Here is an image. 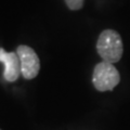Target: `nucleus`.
Listing matches in <instances>:
<instances>
[{
  "label": "nucleus",
  "instance_id": "1",
  "mask_svg": "<svg viewBox=\"0 0 130 130\" xmlns=\"http://www.w3.org/2000/svg\"><path fill=\"white\" fill-rule=\"evenodd\" d=\"M96 51L104 62L111 64L118 62L124 52L120 35L113 29L103 30L98 39Z\"/></svg>",
  "mask_w": 130,
  "mask_h": 130
},
{
  "label": "nucleus",
  "instance_id": "2",
  "mask_svg": "<svg viewBox=\"0 0 130 130\" xmlns=\"http://www.w3.org/2000/svg\"><path fill=\"white\" fill-rule=\"evenodd\" d=\"M120 81V75L113 64L101 62L95 65L92 75V83L96 90L101 92L111 91Z\"/></svg>",
  "mask_w": 130,
  "mask_h": 130
},
{
  "label": "nucleus",
  "instance_id": "3",
  "mask_svg": "<svg viewBox=\"0 0 130 130\" xmlns=\"http://www.w3.org/2000/svg\"><path fill=\"white\" fill-rule=\"evenodd\" d=\"M16 53L20 59L21 75L25 79H32L38 75L40 70V61L37 53L28 46H19Z\"/></svg>",
  "mask_w": 130,
  "mask_h": 130
},
{
  "label": "nucleus",
  "instance_id": "4",
  "mask_svg": "<svg viewBox=\"0 0 130 130\" xmlns=\"http://www.w3.org/2000/svg\"><path fill=\"white\" fill-rule=\"evenodd\" d=\"M0 62L5 64V79L9 83L15 81L21 75V65L20 59L16 52H6L0 48Z\"/></svg>",
  "mask_w": 130,
  "mask_h": 130
},
{
  "label": "nucleus",
  "instance_id": "5",
  "mask_svg": "<svg viewBox=\"0 0 130 130\" xmlns=\"http://www.w3.org/2000/svg\"><path fill=\"white\" fill-rule=\"evenodd\" d=\"M65 2L71 10H79L84 5V0H65Z\"/></svg>",
  "mask_w": 130,
  "mask_h": 130
}]
</instances>
